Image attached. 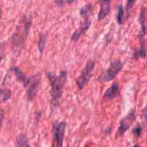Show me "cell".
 <instances>
[{"instance_id":"3","label":"cell","mask_w":147,"mask_h":147,"mask_svg":"<svg viewBox=\"0 0 147 147\" xmlns=\"http://www.w3.org/2000/svg\"><path fill=\"white\" fill-rule=\"evenodd\" d=\"M94 68V61L92 60L88 61L85 67L83 68V69L80 72V74L79 75L78 77L76 78V84H77L78 87L80 90H82L88 84L90 78H91L92 75H93Z\"/></svg>"},{"instance_id":"15","label":"cell","mask_w":147,"mask_h":147,"mask_svg":"<svg viewBox=\"0 0 147 147\" xmlns=\"http://www.w3.org/2000/svg\"><path fill=\"white\" fill-rule=\"evenodd\" d=\"M11 92L10 89L0 88V104L7 102L11 98Z\"/></svg>"},{"instance_id":"7","label":"cell","mask_w":147,"mask_h":147,"mask_svg":"<svg viewBox=\"0 0 147 147\" xmlns=\"http://www.w3.org/2000/svg\"><path fill=\"white\" fill-rule=\"evenodd\" d=\"M135 119H136V115H135L134 110L129 112L127 115L122 118L121 120L120 121L119 129H118V134L123 135L129 129L132 123L134 122Z\"/></svg>"},{"instance_id":"11","label":"cell","mask_w":147,"mask_h":147,"mask_svg":"<svg viewBox=\"0 0 147 147\" xmlns=\"http://www.w3.org/2000/svg\"><path fill=\"white\" fill-rule=\"evenodd\" d=\"M13 71H14V75L17 77V80L21 82L24 84V86H27L29 82H30V77L17 67H14L13 69Z\"/></svg>"},{"instance_id":"25","label":"cell","mask_w":147,"mask_h":147,"mask_svg":"<svg viewBox=\"0 0 147 147\" xmlns=\"http://www.w3.org/2000/svg\"><path fill=\"white\" fill-rule=\"evenodd\" d=\"M134 147H141V146H139L136 145V146H134Z\"/></svg>"},{"instance_id":"14","label":"cell","mask_w":147,"mask_h":147,"mask_svg":"<svg viewBox=\"0 0 147 147\" xmlns=\"http://www.w3.org/2000/svg\"><path fill=\"white\" fill-rule=\"evenodd\" d=\"M93 12V8L91 4H88L80 10V14L82 17H89L90 18Z\"/></svg>"},{"instance_id":"23","label":"cell","mask_w":147,"mask_h":147,"mask_svg":"<svg viewBox=\"0 0 147 147\" xmlns=\"http://www.w3.org/2000/svg\"><path fill=\"white\" fill-rule=\"evenodd\" d=\"M76 0H67V2L68 3V4H72V3L75 2Z\"/></svg>"},{"instance_id":"21","label":"cell","mask_w":147,"mask_h":147,"mask_svg":"<svg viewBox=\"0 0 147 147\" xmlns=\"http://www.w3.org/2000/svg\"><path fill=\"white\" fill-rule=\"evenodd\" d=\"M4 118V112L1 109H0V129H1V125H2L3 120Z\"/></svg>"},{"instance_id":"1","label":"cell","mask_w":147,"mask_h":147,"mask_svg":"<svg viewBox=\"0 0 147 147\" xmlns=\"http://www.w3.org/2000/svg\"><path fill=\"white\" fill-rule=\"evenodd\" d=\"M46 76L51 86V105L53 107H56L61 99L65 85L67 83V71H62L57 75L51 72H47L46 73Z\"/></svg>"},{"instance_id":"8","label":"cell","mask_w":147,"mask_h":147,"mask_svg":"<svg viewBox=\"0 0 147 147\" xmlns=\"http://www.w3.org/2000/svg\"><path fill=\"white\" fill-rule=\"evenodd\" d=\"M91 24V20L89 17H83V20L80 22L79 27L73 33L71 40L73 42L78 41L79 39L88 31Z\"/></svg>"},{"instance_id":"17","label":"cell","mask_w":147,"mask_h":147,"mask_svg":"<svg viewBox=\"0 0 147 147\" xmlns=\"http://www.w3.org/2000/svg\"><path fill=\"white\" fill-rule=\"evenodd\" d=\"M139 21H140L141 27H142V31H141V35L140 37H143L145 33H146V22H145V10L144 9H142V12H141L140 17H139Z\"/></svg>"},{"instance_id":"6","label":"cell","mask_w":147,"mask_h":147,"mask_svg":"<svg viewBox=\"0 0 147 147\" xmlns=\"http://www.w3.org/2000/svg\"><path fill=\"white\" fill-rule=\"evenodd\" d=\"M66 122L62 121L60 122H56L53 126V137L57 147H62L64 141L65 133Z\"/></svg>"},{"instance_id":"19","label":"cell","mask_w":147,"mask_h":147,"mask_svg":"<svg viewBox=\"0 0 147 147\" xmlns=\"http://www.w3.org/2000/svg\"><path fill=\"white\" fill-rule=\"evenodd\" d=\"M142 132V128L139 125H137L135 126L133 129V133L136 135V137L140 136Z\"/></svg>"},{"instance_id":"9","label":"cell","mask_w":147,"mask_h":147,"mask_svg":"<svg viewBox=\"0 0 147 147\" xmlns=\"http://www.w3.org/2000/svg\"><path fill=\"white\" fill-rule=\"evenodd\" d=\"M119 93H120V91H119V84L116 82H114L105 92L103 97V100L109 101L115 99L119 96Z\"/></svg>"},{"instance_id":"22","label":"cell","mask_w":147,"mask_h":147,"mask_svg":"<svg viewBox=\"0 0 147 147\" xmlns=\"http://www.w3.org/2000/svg\"><path fill=\"white\" fill-rule=\"evenodd\" d=\"M55 1L56 4H57L59 7H61L64 5L65 0H55Z\"/></svg>"},{"instance_id":"13","label":"cell","mask_w":147,"mask_h":147,"mask_svg":"<svg viewBox=\"0 0 147 147\" xmlns=\"http://www.w3.org/2000/svg\"><path fill=\"white\" fill-rule=\"evenodd\" d=\"M47 35L46 33H41L39 35V40H38V49L40 53H42L44 51L45 47L46 42H47Z\"/></svg>"},{"instance_id":"20","label":"cell","mask_w":147,"mask_h":147,"mask_svg":"<svg viewBox=\"0 0 147 147\" xmlns=\"http://www.w3.org/2000/svg\"><path fill=\"white\" fill-rule=\"evenodd\" d=\"M136 1V0H127V2H126V10H127V12L130 11Z\"/></svg>"},{"instance_id":"2","label":"cell","mask_w":147,"mask_h":147,"mask_svg":"<svg viewBox=\"0 0 147 147\" xmlns=\"http://www.w3.org/2000/svg\"><path fill=\"white\" fill-rule=\"evenodd\" d=\"M32 20L29 17H23L11 37V43L14 51H19L26 41L31 28Z\"/></svg>"},{"instance_id":"4","label":"cell","mask_w":147,"mask_h":147,"mask_svg":"<svg viewBox=\"0 0 147 147\" xmlns=\"http://www.w3.org/2000/svg\"><path fill=\"white\" fill-rule=\"evenodd\" d=\"M123 63L120 60H116L112 62L111 66L99 76L98 81L103 82H109L115 79L118 74L121 71Z\"/></svg>"},{"instance_id":"10","label":"cell","mask_w":147,"mask_h":147,"mask_svg":"<svg viewBox=\"0 0 147 147\" xmlns=\"http://www.w3.org/2000/svg\"><path fill=\"white\" fill-rule=\"evenodd\" d=\"M100 11L98 13V20H102L110 13L111 0H99Z\"/></svg>"},{"instance_id":"5","label":"cell","mask_w":147,"mask_h":147,"mask_svg":"<svg viewBox=\"0 0 147 147\" xmlns=\"http://www.w3.org/2000/svg\"><path fill=\"white\" fill-rule=\"evenodd\" d=\"M42 79V74L37 73L36 74L32 75L30 77V82L27 85V99L30 102H32L35 97L38 91L39 86L40 84Z\"/></svg>"},{"instance_id":"16","label":"cell","mask_w":147,"mask_h":147,"mask_svg":"<svg viewBox=\"0 0 147 147\" xmlns=\"http://www.w3.org/2000/svg\"><path fill=\"white\" fill-rule=\"evenodd\" d=\"M17 147H30L28 140L24 134H20L17 137Z\"/></svg>"},{"instance_id":"12","label":"cell","mask_w":147,"mask_h":147,"mask_svg":"<svg viewBox=\"0 0 147 147\" xmlns=\"http://www.w3.org/2000/svg\"><path fill=\"white\" fill-rule=\"evenodd\" d=\"M140 48L135 50L134 53V58H136V59H139V58H145L146 56V46H145L144 41L143 40V37H140Z\"/></svg>"},{"instance_id":"18","label":"cell","mask_w":147,"mask_h":147,"mask_svg":"<svg viewBox=\"0 0 147 147\" xmlns=\"http://www.w3.org/2000/svg\"><path fill=\"white\" fill-rule=\"evenodd\" d=\"M117 22L119 24H122L123 23V18H124V10H123V7L120 5L119 7V10H118L117 14Z\"/></svg>"},{"instance_id":"24","label":"cell","mask_w":147,"mask_h":147,"mask_svg":"<svg viewBox=\"0 0 147 147\" xmlns=\"http://www.w3.org/2000/svg\"><path fill=\"white\" fill-rule=\"evenodd\" d=\"M1 7H0V19H1Z\"/></svg>"}]
</instances>
